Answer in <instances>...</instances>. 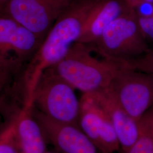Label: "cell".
Segmentation results:
<instances>
[{
    "instance_id": "1",
    "label": "cell",
    "mask_w": 153,
    "mask_h": 153,
    "mask_svg": "<svg viewBox=\"0 0 153 153\" xmlns=\"http://www.w3.org/2000/svg\"><path fill=\"white\" fill-rule=\"evenodd\" d=\"M102 0H77L51 28L21 76L24 94L33 95L42 73L61 60L80 38L88 17Z\"/></svg>"
},
{
    "instance_id": "2",
    "label": "cell",
    "mask_w": 153,
    "mask_h": 153,
    "mask_svg": "<svg viewBox=\"0 0 153 153\" xmlns=\"http://www.w3.org/2000/svg\"><path fill=\"white\" fill-rule=\"evenodd\" d=\"M88 44L76 42L65 56L52 68L76 90L82 94L108 88L120 64L99 59Z\"/></svg>"
},
{
    "instance_id": "3",
    "label": "cell",
    "mask_w": 153,
    "mask_h": 153,
    "mask_svg": "<svg viewBox=\"0 0 153 153\" xmlns=\"http://www.w3.org/2000/svg\"><path fill=\"white\" fill-rule=\"evenodd\" d=\"M88 45L102 59L119 63L137 59L151 49L131 10L117 18L95 42Z\"/></svg>"
},
{
    "instance_id": "4",
    "label": "cell",
    "mask_w": 153,
    "mask_h": 153,
    "mask_svg": "<svg viewBox=\"0 0 153 153\" xmlns=\"http://www.w3.org/2000/svg\"><path fill=\"white\" fill-rule=\"evenodd\" d=\"M76 89L52 67L39 78L32 96L33 107L56 122L78 126L80 99Z\"/></svg>"
},
{
    "instance_id": "5",
    "label": "cell",
    "mask_w": 153,
    "mask_h": 153,
    "mask_svg": "<svg viewBox=\"0 0 153 153\" xmlns=\"http://www.w3.org/2000/svg\"><path fill=\"white\" fill-rule=\"evenodd\" d=\"M119 64L108 88L127 114L139 121L153 106V78L148 73Z\"/></svg>"
},
{
    "instance_id": "6",
    "label": "cell",
    "mask_w": 153,
    "mask_h": 153,
    "mask_svg": "<svg viewBox=\"0 0 153 153\" xmlns=\"http://www.w3.org/2000/svg\"><path fill=\"white\" fill-rule=\"evenodd\" d=\"M77 0H9L0 15L10 17L43 40L57 19Z\"/></svg>"
},
{
    "instance_id": "7",
    "label": "cell",
    "mask_w": 153,
    "mask_h": 153,
    "mask_svg": "<svg viewBox=\"0 0 153 153\" xmlns=\"http://www.w3.org/2000/svg\"><path fill=\"white\" fill-rule=\"evenodd\" d=\"M33 109L48 143L57 151L61 153H105L79 126L56 122L40 113L33 106Z\"/></svg>"
},
{
    "instance_id": "8",
    "label": "cell",
    "mask_w": 153,
    "mask_h": 153,
    "mask_svg": "<svg viewBox=\"0 0 153 153\" xmlns=\"http://www.w3.org/2000/svg\"><path fill=\"white\" fill-rule=\"evenodd\" d=\"M42 41L14 19L0 15V57L15 56L27 63Z\"/></svg>"
},
{
    "instance_id": "9",
    "label": "cell",
    "mask_w": 153,
    "mask_h": 153,
    "mask_svg": "<svg viewBox=\"0 0 153 153\" xmlns=\"http://www.w3.org/2000/svg\"><path fill=\"white\" fill-rule=\"evenodd\" d=\"M91 94L114 126L120 144V153L125 152L140 136L139 121L132 118L121 107L109 88Z\"/></svg>"
},
{
    "instance_id": "10",
    "label": "cell",
    "mask_w": 153,
    "mask_h": 153,
    "mask_svg": "<svg viewBox=\"0 0 153 153\" xmlns=\"http://www.w3.org/2000/svg\"><path fill=\"white\" fill-rule=\"evenodd\" d=\"M16 138L20 153H46L48 142L33 113V103L23 102L19 106Z\"/></svg>"
},
{
    "instance_id": "11",
    "label": "cell",
    "mask_w": 153,
    "mask_h": 153,
    "mask_svg": "<svg viewBox=\"0 0 153 153\" xmlns=\"http://www.w3.org/2000/svg\"><path fill=\"white\" fill-rule=\"evenodd\" d=\"M130 10L126 0H102L88 17L78 42L91 44L111 23Z\"/></svg>"
},
{
    "instance_id": "12",
    "label": "cell",
    "mask_w": 153,
    "mask_h": 153,
    "mask_svg": "<svg viewBox=\"0 0 153 153\" xmlns=\"http://www.w3.org/2000/svg\"><path fill=\"white\" fill-rule=\"evenodd\" d=\"M11 105L14 113L0 130V153H20L16 132L19 106L14 104Z\"/></svg>"
},
{
    "instance_id": "13",
    "label": "cell",
    "mask_w": 153,
    "mask_h": 153,
    "mask_svg": "<svg viewBox=\"0 0 153 153\" xmlns=\"http://www.w3.org/2000/svg\"><path fill=\"white\" fill-rule=\"evenodd\" d=\"M25 63L15 56L0 57V94L16 77L21 75Z\"/></svg>"
},
{
    "instance_id": "14",
    "label": "cell",
    "mask_w": 153,
    "mask_h": 153,
    "mask_svg": "<svg viewBox=\"0 0 153 153\" xmlns=\"http://www.w3.org/2000/svg\"><path fill=\"white\" fill-rule=\"evenodd\" d=\"M140 134L137 141L123 153H153V141L151 133L146 126L139 122Z\"/></svg>"
},
{
    "instance_id": "15",
    "label": "cell",
    "mask_w": 153,
    "mask_h": 153,
    "mask_svg": "<svg viewBox=\"0 0 153 153\" xmlns=\"http://www.w3.org/2000/svg\"><path fill=\"white\" fill-rule=\"evenodd\" d=\"M123 64L131 68L148 73L153 78V49H150L147 53L141 57Z\"/></svg>"
},
{
    "instance_id": "16",
    "label": "cell",
    "mask_w": 153,
    "mask_h": 153,
    "mask_svg": "<svg viewBox=\"0 0 153 153\" xmlns=\"http://www.w3.org/2000/svg\"><path fill=\"white\" fill-rule=\"evenodd\" d=\"M126 1L137 18H146L153 14V4L145 0H126Z\"/></svg>"
},
{
    "instance_id": "17",
    "label": "cell",
    "mask_w": 153,
    "mask_h": 153,
    "mask_svg": "<svg viewBox=\"0 0 153 153\" xmlns=\"http://www.w3.org/2000/svg\"><path fill=\"white\" fill-rule=\"evenodd\" d=\"M138 23L146 40L153 41V14L146 18H137Z\"/></svg>"
},
{
    "instance_id": "18",
    "label": "cell",
    "mask_w": 153,
    "mask_h": 153,
    "mask_svg": "<svg viewBox=\"0 0 153 153\" xmlns=\"http://www.w3.org/2000/svg\"><path fill=\"white\" fill-rule=\"evenodd\" d=\"M139 121L150 130L153 141V106L146 112Z\"/></svg>"
},
{
    "instance_id": "19",
    "label": "cell",
    "mask_w": 153,
    "mask_h": 153,
    "mask_svg": "<svg viewBox=\"0 0 153 153\" xmlns=\"http://www.w3.org/2000/svg\"><path fill=\"white\" fill-rule=\"evenodd\" d=\"M61 153L59 152H58V151H57L56 150H55V149H53V150H50L48 149V150L47 152V153Z\"/></svg>"
},
{
    "instance_id": "20",
    "label": "cell",
    "mask_w": 153,
    "mask_h": 153,
    "mask_svg": "<svg viewBox=\"0 0 153 153\" xmlns=\"http://www.w3.org/2000/svg\"><path fill=\"white\" fill-rule=\"evenodd\" d=\"M9 1V0H0V6L4 5L5 3H6Z\"/></svg>"
},
{
    "instance_id": "21",
    "label": "cell",
    "mask_w": 153,
    "mask_h": 153,
    "mask_svg": "<svg viewBox=\"0 0 153 153\" xmlns=\"http://www.w3.org/2000/svg\"><path fill=\"white\" fill-rule=\"evenodd\" d=\"M145 1H146L148 2H150V3L153 4V0H145Z\"/></svg>"
},
{
    "instance_id": "22",
    "label": "cell",
    "mask_w": 153,
    "mask_h": 153,
    "mask_svg": "<svg viewBox=\"0 0 153 153\" xmlns=\"http://www.w3.org/2000/svg\"><path fill=\"white\" fill-rule=\"evenodd\" d=\"M1 97H2V95H0V103H1Z\"/></svg>"
}]
</instances>
